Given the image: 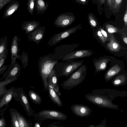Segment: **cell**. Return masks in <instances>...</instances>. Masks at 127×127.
I'll list each match as a JSON object with an SVG mask.
<instances>
[{
	"label": "cell",
	"mask_w": 127,
	"mask_h": 127,
	"mask_svg": "<svg viewBox=\"0 0 127 127\" xmlns=\"http://www.w3.org/2000/svg\"><path fill=\"white\" fill-rule=\"evenodd\" d=\"M29 97L32 101L34 104H39L42 102V99L40 96L33 91L31 90L28 91Z\"/></svg>",
	"instance_id": "cell-26"
},
{
	"label": "cell",
	"mask_w": 127,
	"mask_h": 127,
	"mask_svg": "<svg viewBox=\"0 0 127 127\" xmlns=\"http://www.w3.org/2000/svg\"><path fill=\"white\" fill-rule=\"evenodd\" d=\"M7 36L0 39V55L2 54L7 55L8 52L7 49Z\"/></svg>",
	"instance_id": "cell-27"
},
{
	"label": "cell",
	"mask_w": 127,
	"mask_h": 127,
	"mask_svg": "<svg viewBox=\"0 0 127 127\" xmlns=\"http://www.w3.org/2000/svg\"><path fill=\"white\" fill-rule=\"evenodd\" d=\"M57 63V61L46 57L43 59L40 63L39 71L44 87V91L47 90L48 76Z\"/></svg>",
	"instance_id": "cell-3"
},
{
	"label": "cell",
	"mask_w": 127,
	"mask_h": 127,
	"mask_svg": "<svg viewBox=\"0 0 127 127\" xmlns=\"http://www.w3.org/2000/svg\"><path fill=\"white\" fill-rule=\"evenodd\" d=\"M77 2L82 3V4H85L87 2V0H75Z\"/></svg>",
	"instance_id": "cell-43"
},
{
	"label": "cell",
	"mask_w": 127,
	"mask_h": 127,
	"mask_svg": "<svg viewBox=\"0 0 127 127\" xmlns=\"http://www.w3.org/2000/svg\"><path fill=\"white\" fill-rule=\"evenodd\" d=\"M70 109L75 115L81 117L88 116L92 112V109L88 106L82 104L73 105L71 106Z\"/></svg>",
	"instance_id": "cell-8"
},
{
	"label": "cell",
	"mask_w": 127,
	"mask_h": 127,
	"mask_svg": "<svg viewBox=\"0 0 127 127\" xmlns=\"http://www.w3.org/2000/svg\"><path fill=\"white\" fill-rule=\"evenodd\" d=\"M80 26V25H79L54 34L49 40L48 44L50 46L55 45L62 40L69 37L72 34L75 32L79 28Z\"/></svg>",
	"instance_id": "cell-7"
},
{
	"label": "cell",
	"mask_w": 127,
	"mask_h": 127,
	"mask_svg": "<svg viewBox=\"0 0 127 127\" xmlns=\"http://www.w3.org/2000/svg\"><path fill=\"white\" fill-rule=\"evenodd\" d=\"M123 20L125 25H127V10L126 8L125 11V13L124 16Z\"/></svg>",
	"instance_id": "cell-39"
},
{
	"label": "cell",
	"mask_w": 127,
	"mask_h": 127,
	"mask_svg": "<svg viewBox=\"0 0 127 127\" xmlns=\"http://www.w3.org/2000/svg\"><path fill=\"white\" fill-rule=\"evenodd\" d=\"M123 0H114L111 7L113 10H117L120 8Z\"/></svg>",
	"instance_id": "cell-32"
},
{
	"label": "cell",
	"mask_w": 127,
	"mask_h": 127,
	"mask_svg": "<svg viewBox=\"0 0 127 127\" xmlns=\"http://www.w3.org/2000/svg\"><path fill=\"white\" fill-rule=\"evenodd\" d=\"M18 59H20L24 67L25 68L27 66L28 63V55L26 52H23L21 56L19 55Z\"/></svg>",
	"instance_id": "cell-30"
},
{
	"label": "cell",
	"mask_w": 127,
	"mask_h": 127,
	"mask_svg": "<svg viewBox=\"0 0 127 127\" xmlns=\"http://www.w3.org/2000/svg\"><path fill=\"white\" fill-rule=\"evenodd\" d=\"M47 90L49 96L52 101L59 107H62L63 102L58 93L53 89L48 86Z\"/></svg>",
	"instance_id": "cell-19"
},
{
	"label": "cell",
	"mask_w": 127,
	"mask_h": 127,
	"mask_svg": "<svg viewBox=\"0 0 127 127\" xmlns=\"http://www.w3.org/2000/svg\"><path fill=\"white\" fill-rule=\"evenodd\" d=\"M20 38L17 35L14 36L13 38L11 47V63L12 64L16 62L18 58V53L19 51L18 42Z\"/></svg>",
	"instance_id": "cell-13"
},
{
	"label": "cell",
	"mask_w": 127,
	"mask_h": 127,
	"mask_svg": "<svg viewBox=\"0 0 127 127\" xmlns=\"http://www.w3.org/2000/svg\"><path fill=\"white\" fill-rule=\"evenodd\" d=\"M20 3L18 0H13L6 7L3 14V18L6 19L9 18L18 8Z\"/></svg>",
	"instance_id": "cell-15"
},
{
	"label": "cell",
	"mask_w": 127,
	"mask_h": 127,
	"mask_svg": "<svg viewBox=\"0 0 127 127\" xmlns=\"http://www.w3.org/2000/svg\"><path fill=\"white\" fill-rule=\"evenodd\" d=\"M122 39L123 40L124 43L126 44H127V34H124L122 36Z\"/></svg>",
	"instance_id": "cell-42"
},
{
	"label": "cell",
	"mask_w": 127,
	"mask_h": 127,
	"mask_svg": "<svg viewBox=\"0 0 127 127\" xmlns=\"http://www.w3.org/2000/svg\"><path fill=\"white\" fill-rule=\"evenodd\" d=\"M48 87L54 89L59 95H61L59 90V86L58 84L57 77L55 71L53 69L48 75L47 78Z\"/></svg>",
	"instance_id": "cell-14"
},
{
	"label": "cell",
	"mask_w": 127,
	"mask_h": 127,
	"mask_svg": "<svg viewBox=\"0 0 127 127\" xmlns=\"http://www.w3.org/2000/svg\"><path fill=\"white\" fill-rule=\"evenodd\" d=\"M18 77L16 76L11 79L7 78L3 81H0V97L7 91L6 86L15 81Z\"/></svg>",
	"instance_id": "cell-23"
},
{
	"label": "cell",
	"mask_w": 127,
	"mask_h": 127,
	"mask_svg": "<svg viewBox=\"0 0 127 127\" xmlns=\"http://www.w3.org/2000/svg\"><path fill=\"white\" fill-rule=\"evenodd\" d=\"M92 54V52L88 50H77L67 54L63 59L65 61L71 59L89 57Z\"/></svg>",
	"instance_id": "cell-12"
},
{
	"label": "cell",
	"mask_w": 127,
	"mask_h": 127,
	"mask_svg": "<svg viewBox=\"0 0 127 127\" xmlns=\"http://www.w3.org/2000/svg\"><path fill=\"white\" fill-rule=\"evenodd\" d=\"M100 0L101 4L104 3L105 2V0Z\"/></svg>",
	"instance_id": "cell-45"
},
{
	"label": "cell",
	"mask_w": 127,
	"mask_h": 127,
	"mask_svg": "<svg viewBox=\"0 0 127 127\" xmlns=\"http://www.w3.org/2000/svg\"><path fill=\"white\" fill-rule=\"evenodd\" d=\"M86 69L85 65H82L64 81L61 84V86L64 89L68 90L78 86L85 80Z\"/></svg>",
	"instance_id": "cell-2"
},
{
	"label": "cell",
	"mask_w": 127,
	"mask_h": 127,
	"mask_svg": "<svg viewBox=\"0 0 127 127\" xmlns=\"http://www.w3.org/2000/svg\"><path fill=\"white\" fill-rule=\"evenodd\" d=\"M40 24L39 22L35 20L26 21L22 24V28L25 31L26 34H28L38 26Z\"/></svg>",
	"instance_id": "cell-18"
},
{
	"label": "cell",
	"mask_w": 127,
	"mask_h": 127,
	"mask_svg": "<svg viewBox=\"0 0 127 127\" xmlns=\"http://www.w3.org/2000/svg\"><path fill=\"white\" fill-rule=\"evenodd\" d=\"M114 0H107V3L109 6L112 7Z\"/></svg>",
	"instance_id": "cell-41"
},
{
	"label": "cell",
	"mask_w": 127,
	"mask_h": 127,
	"mask_svg": "<svg viewBox=\"0 0 127 127\" xmlns=\"http://www.w3.org/2000/svg\"><path fill=\"white\" fill-rule=\"evenodd\" d=\"M75 19V16L69 12L64 13L57 16L54 24L57 27L65 28L72 24Z\"/></svg>",
	"instance_id": "cell-6"
},
{
	"label": "cell",
	"mask_w": 127,
	"mask_h": 127,
	"mask_svg": "<svg viewBox=\"0 0 127 127\" xmlns=\"http://www.w3.org/2000/svg\"><path fill=\"white\" fill-rule=\"evenodd\" d=\"M4 112H2L0 113L1 117L0 118V127H6L7 126L6 121L3 116Z\"/></svg>",
	"instance_id": "cell-33"
},
{
	"label": "cell",
	"mask_w": 127,
	"mask_h": 127,
	"mask_svg": "<svg viewBox=\"0 0 127 127\" xmlns=\"http://www.w3.org/2000/svg\"><path fill=\"white\" fill-rule=\"evenodd\" d=\"M14 92L13 98L14 99L20 103L29 116H33L35 114L34 111L32 108L27 96L23 89L19 87H14Z\"/></svg>",
	"instance_id": "cell-4"
},
{
	"label": "cell",
	"mask_w": 127,
	"mask_h": 127,
	"mask_svg": "<svg viewBox=\"0 0 127 127\" xmlns=\"http://www.w3.org/2000/svg\"><path fill=\"white\" fill-rule=\"evenodd\" d=\"M82 62L72 63L64 66L63 69L62 74L66 77L68 76L72 72L81 66Z\"/></svg>",
	"instance_id": "cell-16"
},
{
	"label": "cell",
	"mask_w": 127,
	"mask_h": 127,
	"mask_svg": "<svg viewBox=\"0 0 127 127\" xmlns=\"http://www.w3.org/2000/svg\"><path fill=\"white\" fill-rule=\"evenodd\" d=\"M49 4L44 0H35V8L37 14L41 15L47 10Z\"/></svg>",
	"instance_id": "cell-21"
},
{
	"label": "cell",
	"mask_w": 127,
	"mask_h": 127,
	"mask_svg": "<svg viewBox=\"0 0 127 127\" xmlns=\"http://www.w3.org/2000/svg\"><path fill=\"white\" fill-rule=\"evenodd\" d=\"M13 0H0V10Z\"/></svg>",
	"instance_id": "cell-34"
},
{
	"label": "cell",
	"mask_w": 127,
	"mask_h": 127,
	"mask_svg": "<svg viewBox=\"0 0 127 127\" xmlns=\"http://www.w3.org/2000/svg\"><path fill=\"white\" fill-rule=\"evenodd\" d=\"M14 87H12L9 89L7 90L6 92L0 98V112L2 108L5 106L7 108L9 104L13 97Z\"/></svg>",
	"instance_id": "cell-11"
},
{
	"label": "cell",
	"mask_w": 127,
	"mask_h": 127,
	"mask_svg": "<svg viewBox=\"0 0 127 127\" xmlns=\"http://www.w3.org/2000/svg\"><path fill=\"white\" fill-rule=\"evenodd\" d=\"M127 92L111 89H95L86 95L85 98L92 103L100 108L118 110L119 106L112 102L117 97H124Z\"/></svg>",
	"instance_id": "cell-1"
},
{
	"label": "cell",
	"mask_w": 127,
	"mask_h": 127,
	"mask_svg": "<svg viewBox=\"0 0 127 127\" xmlns=\"http://www.w3.org/2000/svg\"><path fill=\"white\" fill-rule=\"evenodd\" d=\"M89 18L90 23L93 27H95L97 25L96 22L93 16L91 14L89 16Z\"/></svg>",
	"instance_id": "cell-35"
},
{
	"label": "cell",
	"mask_w": 127,
	"mask_h": 127,
	"mask_svg": "<svg viewBox=\"0 0 127 127\" xmlns=\"http://www.w3.org/2000/svg\"><path fill=\"white\" fill-rule=\"evenodd\" d=\"M21 67L20 64L16 62L9 66L7 70L2 74V76L0 79V81L7 78H12L15 77H19L20 75Z\"/></svg>",
	"instance_id": "cell-9"
},
{
	"label": "cell",
	"mask_w": 127,
	"mask_h": 127,
	"mask_svg": "<svg viewBox=\"0 0 127 127\" xmlns=\"http://www.w3.org/2000/svg\"><path fill=\"white\" fill-rule=\"evenodd\" d=\"M9 111L11 117V127H19L18 120L14 109L10 108Z\"/></svg>",
	"instance_id": "cell-28"
},
{
	"label": "cell",
	"mask_w": 127,
	"mask_h": 127,
	"mask_svg": "<svg viewBox=\"0 0 127 127\" xmlns=\"http://www.w3.org/2000/svg\"><path fill=\"white\" fill-rule=\"evenodd\" d=\"M45 27L38 26L29 34L28 38L30 41H32L38 44L44 37L45 32Z\"/></svg>",
	"instance_id": "cell-10"
},
{
	"label": "cell",
	"mask_w": 127,
	"mask_h": 127,
	"mask_svg": "<svg viewBox=\"0 0 127 127\" xmlns=\"http://www.w3.org/2000/svg\"><path fill=\"white\" fill-rule=\"evenodd\" d=\"M110 42L107 44L108 49L111 51L118 52L121 49L120 44L113 33L110 34L109 37Z\"/></svg>",
	"instance_id": "cell-17"
},
{
	"label": "cell",
	"mask_w": 127,
	"mask_h": 127,
	"mask_svg": "<svg viewBox=\"0 0 127 127\" xmlns=\"http://www.w3.org/2000/svg\"><path fill=\"white\" fill-rule=\"evenodd\" d=\"M35 0H28L27 2V9L30 14L32 15L35 8Z\"/></svg>",
	"instance_id": "cell-29"
},
{
	"label": "cell",
	"mask_w": 127,
	"mask_h": 127,
	"mask_svg": "<svg viewBox=\"0 0 127 127\" xmlns=\"http://www.w3.org/2000/svg\"><path fill=\"white\" fill-rule=\"evenodd\" d=\"M35 117L41 121L48 119H54L64 121L67 118V116L62 112L56 110L44 109L34 114Z\"/></svg>",
	"instance_id": "cell-5"
},
{
	"label": "cell",
	"mask_w": 127,
	"mask_h": 127,
	"mask_svg": "<svg viewBox=\"0 0 127 127\" xmlns=\"http://www.w3.org/2000/svg\"><path fill=\"white\" fill-rule=\"evenodd\" d=\"M97 34L98 36L99 37L103 43H104L106 41H108L107 39H106L101 33L100 31H98L97 32Z\"/></svg>",
	"instance_id": "cell-36"
},
{
	"label": "cell",
	"mask_w": 127,
	"mask_h": 127,
	"mask_svg": "<svg viewBox=\"0 0 127 127\" xmlns=\"http://www.w3.org/2000/svg\"><path fill=\"white\" fill-rule=\"evenodd\" d=\"M109 61V59L106 58L96 61L95 63V73L97 72L105 70L107 64Z\"/></svg>",
	"instance_id": "cell-25"
},
{
	"label": "cell",
	"mask_w": 127,
	"mask_h": 127,
	"mask_svg": "<svg viewBox=\"0 0 127 127\" xmlns=\"http://www.w3.org/2000/svg\"><path fill=\"white\" fill-rule=\"evenodd\" d=\"M106 121L105 119H104L102 121L101 123L98 125L95 126L94 125H91L88 126V127H107L106 126Z\"/></svg>",
	"instance_id": "cell-37"
},
{
	"label": "cell",
	"mask_w": 127,
	"mask_h": 127,
	"mask_svg": "<svg viewBox=\"0 0 127 127\" xmlns=\"http://www.w3.org/2000/svg\"><path fill=\"white\" fill-rule=\"evenodd\" d=\"M6 59V58L3 57L0 60V68L4 63ZM1 74V73L0 71V75Z\"/></svg>",
	"instance_id": "cell-40"
},
{
	"label": "cell",
	"mask_w": 127,
	"mask_h": 127,
	"mask_svg": "<svg viewBox=\"0 0 127 127\" xmlns=\"http://www.w3.org/2000/svg\"><path fill=\"white\" fill-rule=\"evenodd\" d=\"M16 114L19 127H31V123L16 109H13Z\"/></svg>",
	"instance_id": "cell-22"
},
{
	"label": "cell",
	"mask_w": 127,
	"mask_h": 127,
	"mask_svg": "<svg viewBox=\"0 0 127 127\" xmlns=\"http://www.w3.org/2000/svg\"><path fill=\"white\" fill-rule=\"evenodd\" d=\"M127 82V77L125 74L118 76L112 81V85L115 87H118L125 85Z\"/></svg>",
	"instance_id": "cell-24"
},
{
	"label": "cell",
	"mask_w": 127,
	"mask_h": 127,
	"mask_svg": "<svg viewBox=\"0 0 127 127\" xmlns=\"http://www.w3.org/2000/svg\"><path fill=\"white\" fill-rule=\"evenodd\" d=\"M100 31L101 33L103 36L107 39L108 40H109V37H108V34L102 28L100 29Z\"/></svg>",
	"instance_id": "cell-38"
},
{
	"label": "cell",
	"mask_w": 127,
	"mask_h": 127,
	"mask_svg": "<svg viewBox=\"0 0 127 127\" xmlns=\"http://www.w3.org/2000/svg\"><path fill=\"white\" fill-rule=\"evenodd\" d=\"M121 70V68L118 64H116L111 67L107 72L104 76L105 81L108 82Z\"/></svg>",
	"instance_id": "cell-20"
},
{
	"label": "cell",
	"mask_w": 127,
	"mask_h": 127,
	"mask_svg": "<svg viewBox=\"0 0 127 127\" xmlns=\"http://www.w3.org/2000/svg\"><path fill=\"white\" fill-rule=\"evenodd\" d=\"M41 122L39 121L36 122L34 124V126L36 127H41Z\"/></svg>",
	"instance_id": "cell-44"
},
{
	"label": "cell",
	"mask_w": 127,
	"mask_h": 127,
	"mask_svg": "<svg viewBox=\"0 0 127 127\" xmlns=\"http://www.w3.org/2000/svg\"><path fill=\"white\" fill-rule=\"evenodd\" d=\"M105 27L107 32L110 34L117 32L119 31L117 28L110 24H106Z\"/></svg>",
	"instance_id": "cell-31"
}]
</instances>
